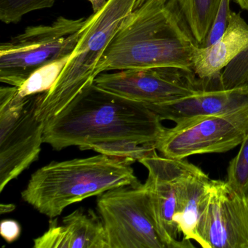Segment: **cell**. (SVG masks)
<instances>
[{
    "instance_id": "cell-1",
    "label": "cell",
    "mask_w": 248,
    "mask_h": 248,
    "mask_svg": "<svg viewBox=\"0 0 248 248\" xmlns=\"http://www.w3.org/2000/svg\"><path fill=\"white\" fill-rule=\"evenodd\" d=\"M199 47L176 0H140L122 23L95 74L155 67L193 71Z\"/></svg>"
},
{
    "instance_id": "cell-2",
    "label": "cell",
    "mask_w": 248,
    "mask_h": 248,
    "mask_svg": "<svg viewBox=\"0 0 248 248\" xmlns=\"http://www.w3.org/2000/svg\"><path fill=\"white\" fill-rule=\"evenodd\" d=\"M165 129L147 106L93 83L46 123L43 141L57 151L117 140L155 143Z\"/></svg>"
},
{
    "instance_id": "cell-3",
    "label": "cell",
    "mask_w": 248,
    "mask_h": 248,
    "mask_svg": "<svg viewBox=\"0 0 248 248\" xmlns=\"http://www.w3.org/2000/svg\"><path fill=\"white\" fill-rule=\"evenodd\" d=\"M133 163L101 154L52 162L31 175L21 197L39 213L54 218L71 204L114 188L141 184L132 168Z\"/></svg>"
},
{
    "instance_id": "cell-4",
    "label": "cell",
    "mask_w": 248,
    "mask_h": 248,
    "mask_svg": "<svg viewBox=\"0 0 248 248\" xmlns=\"http://www.w3.org/2000/svg\"><path fill=\"white\" fill-rule=\"evenodd\" d=\"M140 0H108L87 18L78 46L50 91L39 94L37 115L47 123L69 106L97 78L95 70L120 25Z\"/></svg>"
},
{
    "instance_id": "cell-5",
    "label": "cell",
    "mask_w": 248,
    "mask_h": 248,
    "mask_svg": "<svg viewBox=\"0 0 248 248\" xmlns=\"http://www.w3.org/2000/svg\"><path fill=\"white\" fill-rule=\"evenodd\" d=\"M97 210L109 248H194L191 240H176L167 233L146 181L103 193Z\"/></svg>"
},
{
    "instance_id": "cell-6",
    "label": "cell",
    "mask_w": 248,
    "mask_h": 248,
    "mask_svg": "<svg viewBox=\"0 0 248 248\" xmlns=\"http://www.w3.org/2000/svg\"><path fill=\"white\" fill-rule=\"evenodd\" d=\"M86 19L60 16L50 25L29 27L0 46V81L18 87L33 73L70 57L85 30Z\"/></svg>"
},
{
    "instance_id": "cell-7",
    "label": "cell",
    "mask_w": 248,
    "mask_h": 248,
    "mask_svg": "<svg viewBox=\"0 0 248 248\" xmlns=\"http://www.w3.org/2000/svg\"><path fill=\"white\" fill-rule=\"evenodd\" d=\"M37 97L0 89V192L40 156L46 123L37 117Z\"/></svg>"
},
{
    "instance_id": "cell-8",
    "label": "cell",
    "mask_w": 248,
    "mask_h": 248,
    "mask_svg": "<svg viewBox=\"0 0 248 248\" xmlns=\"http://www.w3.org/2000/svg\"><path fill=\"white\" fill-rule=\"evenodd\" d=\"M248 134V106L236 111L194 117L165 127L155 147L162 156L186 159L193 155L223 153L242 143Z\"/></svg>"
},
{
    "instance_id": "cell-9",
    "label": "cell",
    "mask_w": 248,
    "mask_h": 248,
    "mask_svg": "<svg viewBox=\"0 0 248 248\" xmlns=\"http://www.w3.org/2000/svg\"><path fill=\"white\" fill-rule=\"evenodd\" d=\"M94 83L108 92L145 105L163 104L197 91L219 88L216 79H200L194 71L177 67L103 72L97 76Z\"/></svg>"
},
{
    "instance_id": "cell-10",
    "label": "cell",
    "mask_w": 248,
    "mask_h": 248,
    "mask_svg": "<svg viewBox=\"0 0 248 248\" xmlns=\"http://www.w3.org/2000/svg\"><path fill=\"white\" fill-rule=\"evenodd\" d=\"M203 248H248V197L212 180L197 226Z\"/></svg>"
},
{
    "instance_id": "cell-11",
    "label": "cell",
    "mask_w": 248,
    "mask_h": 248,
    "mask_svg": "<svg viewBox=\"0 0 248 248\" xmlns=\"http://www.w3.org/2000/svg\"><path fill=\"white\" fill-rule=\"evenodd\" d=\"M148 170L146 182L150 186L161 222L171 238L178 240L180 232L174 222L181 180L196 168L186 159L159 156L156 150L139 161Z\"/></svg>"
},
{
    "instance_id": "cell-12",
    "label": "cell",
    "mask_w": 248,
    "mask_h": 248,
    "mask_svg": "<svg viewBox=\"0 0 248 248\" xmlns=\"http://www.w3.org/2000/svg\"><path fill=\"white\" fill-rule=\"evenodd\" d=\"M148 107L160 120L175 123L194 117L236 111L248 106V84L232 89H207L175 101Z\"/></svg>"
},
{
    "instance_id": "cell-13",
    "label": "cell",
    "mask_w": 248,
    "mask_h": 248,
    "mask_svg": "<svg viewBox=\"0 0 248 248\" xmlns=\"http://www.w3.org/2000/svg\"><path fill=\"white\" fill-rule=\"evenodd\" d=\"M34 248H109L99 215L78 209L62 223L50 218L49 228L34 240Z\"/></svg>"
},
{
    "instance_id": "cell-14",
    "label": "cell",
    "mask_w": 248,
    "mask_h": 248,
    "mask_svg": "<svg viewBox=\"0 0 248 248\" xmlns=\"http://www.w3.org/2000/svg\"><path fill=\"white\" fill-rule=\"evenodd\" d=\"M248 46V24L240 13L232 11L221 37L207 47H199L193 58V71L197 78L211 79Z\"/></svg>"
},
{
    "instance_id": "cell-15",
    "label": "cell",
    "mask_w": 248,
    "mask_h": 248,
    "mask_svg": "<svg viewBox=\"0 0 248 248\" xmlns=\"http://www.w3.org/2000/svg\"><path fill=\"white\" fill-rule=\"evenodd\" d=\"M211 181L198 167L184 177L178 191L174 222L184 239L197 241V226Z\"/></svg>"
},
{
    "instance_id": "cell-16",
    "label": "cell",
    "mask_w": 248,
    "mask_h": 248,
    "mask_svg": "<svg viewBox=\"0 0 248 248\" xmlns=\"http://www.w3.org/2000/svg\"><path fill=\"white\" fill-rule=\"evenodd\" d=\"M178 8L200 47L214 22L220 0H176Z\"/></svg>"
},
{
    "instance_id": "cell-17",
    "label": "cell",
    "mask_w": 248,
    "mask_h": 248,
    "mask_svg": "<svg viewBox=\"0 0 248 248\" xmlns=\"http://www.w3.org/2000/svg\"><path fill=\"white\" fill-rule=\"evenodd\" d=\"M85 150H93L101 155L111 157L128 159L139 162L142 158L156 150L155 143H140L133 140H117L108 143H97L85 148Z\"/></svg>"
},
{
    "instance_id": "cell-18",
    "label": "cell",
    "mask_w": 248,
    "mask_h": 248,
    "mask_svg": "<svg viewBox=\"0 0 248 248\" xmlns=\"http://www.w3.org/2000/svg\"><path fill=\"white\" fill-rule=\"evenodd\" d=\"M68 59L69 58L53 62L33 73L24 83L16 87L18 95L21 97L31 96L50 91L67 63Z\"/></svg>"
},
{
    "instance_id": "cell-19",
    "label": "cell",
    "mask_w": 248,
    "mask_h": 248,
    "mask_svg": "<svg viewBox=\"0 0 248 248\" xmlns=\"http://www.w3.org/2000/svg\"><path fill=\"white\" fill-rule=\"evenodd\" d=\"M240 146L237 155L229 162L226 181L233 191L248 197V134Z\"/></svg>"
},
{
    "instance_id": "cell-20",
    "label": "cell",
    "mask_w": 248,
    "mask_h": 248,
    "mask_svg": "<svg viewBox=\"0 0 248 248\" xmlns=\"http://www.w3.org/2000/svg\"><path fill=\"white\" fill-rule=\"evenodd\" d=\"M56 0H0V20L17 24L29 13L52 8Z\"/></svg>"
},
{
    "instance_id": "cell-21",
    "label": "cell",
    "mask_w": 248,
    "mask_h": 248,
    "mask_svg": "<svg viewBox=\"0 0 248 248\" xmlns=\"http://www.w3.org/2000/svg\"><path fill=\"white\" fill-rule=\"evenodd\" d=\"M223 89H232L248 84V46L221 72Z\"/></svg>"
},
{
    "instance_id": "cell-22",
    "label": "cell",
    "mask_w": 248,
    "mask_h": 248,
    "mask_svg": "<svg viewBox=\"0 0 248 248\" xmlns=\"http://www.w3.org/2000/svg\"><path fill=\"white\" fill-rule=\"evenodd\" d=\"M231 0H220L217 7V14L214 22L210 29V32L202 47H207L218 40L226 30L230 16Z\"/></svg>"
},
{
    "instance_id": "cell-23",
    "label": "cell",
    "mask_w": 248,
    "mask_h": 248,
    "mask_svg": "<svg viewBox=\"0 0 248 248\" xmlns=\"http://www.w3.org/2000/svg\"><path fill=\"white\" fill-rule=\"evenodd\" d=\"M21 229L19 223L12 219L2 220L0 225V233L8 243H12L18 239Z\"/></svg>"
},
{
    "instance_id": "cell-24",
    "label": "cell",
    "mask_w": 248,
    "mask_h": 248,
    "mask_svg": "<svg viewBox=\"0 0 248 248\" xmlns=\"http://www.w3.org/2000/svg\"><path fill=\"white\" fill-rule=\"evenodd\" d=\"M88 1H89L90 3L92 5L93 14H96L105 6L108 0H88Z\"/></svg>"
},
{
    "instance_id": "cell-25",
    "label": "cell",
    "mask_w": 248,
    "mask_h": 248,
    "mask_svg": "<svg viewBox=\"0 0 248 248\" xmlns=\"http://www.w3.org/2000/svg\"><path fill=\"white\" fill-rule=\"evenodd\" d=\"M16 209V206L14 204H3L2 203L0 205V213H11Z\"/></svg>"
}]
</instances>
